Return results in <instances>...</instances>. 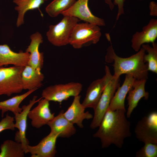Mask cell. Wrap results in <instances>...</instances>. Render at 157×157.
Returning a JSON list of instances; mask_svg holds the SVG:
<instances>
[{
  "label": "cell",
  "instance_id": "obj_1",
  "mask_svg": "<svg viewBox=\"0 0 157 157\" xmlns=\"http://www.w3.org/2000/svg\"><path fill=\"white\" fill-rule=\"evenodd\" d=\"M126 110H111L108 108L99 126L93 135L94 138L100 139L103 148L111 144L121 148L125 138L131 136V123L126 118Z\"/></svg>",
  "mask_w": 157,
  "mask_h": 157
},
{
  "label": "cell",
  "instance_id": "obj_2",
  "mask_svg": "<svg viewBox=\"0 0 157 157\" xmlns=\"http://www.w3.org/2000/svg\"><path fill=\"white\" fill-rule=\"evenodd\" d=\"M145 51L140 48L136 53L131 56L123 58L118 56L115 53L111 44L107 49L105 61L108 63L113 62L114 76L119 77L122 74H129L137 80L148 78L147 63L143 61Z\"/></svg>",
  "mask_w": 157,
  "mask_h": 157
},
{
  "label": "cell",
  "instance_id": "obj_3",
  "mask_svg": "<svg viewBox=\"0 0 157 157\" xmlns=\"http://www.w3.org/2000/svg\"><path fill=\"white\" fill-rule=\"evenodd\" d=\"M105 71L107 75V81L99 101L94 109V115L90 125L92 129L99 127L116 90L119 86V77L112 75L107 66H105Z\"/></svg>",
  "mask_w": 157,
  "mask_h": 157
},
{
  "label": "cell",
  "instance_id": "obj_4",
  "mask_svg": "<svg viewBox=\"0 0 157 157\" xmlns=\"http://www.w3.org/2000/svg\"><path fill=\"white\" fill-rule=\"evenodd\" d=\"M99 26L88 22L78 23L71 34L69 44L74 48L78 49L86 45L96 44L101 35Z\"/></svg>",
  "mask_w": 157,
  "mask_h": 157
},
{
  "label": "cell",
  "instance_id": "obj_5",
  "mask_svg": "<svg viewBox=\"0 0 157 157\" xmlns=\"http://www.w3.org/2000/svg\"><path fill=\"white\" fill-rule=\"evenodd\" d=\"M80 21L76 17L68 15L64 17L56 25H51L46 33L49 41L53 45L60 47L69 44L71 34L76 25Z\"/></svg>",
  "mask_w": 157,
  "mask_h": 157
},
{
  "label": "cell",
  "instance_id": "obj_6",
  "mask_svg": "<svg viewBox=\"0 0 157 157\" xmlns=\"http://www.w3.org/2000/svg\"><path fill=\"white\" fill-rule=\"evenodd\" d=\"M24 67H0V95L10 97L22 92L21 76Z\"/></svg>",
  "mask_w": 157,
  "mask_h": 157
},
{
  "label": "cell",
  "instance_id": "obj_7",
  "mask_svg": "<svg viewBox=\"0 0 157 157\" xmlns=\"http://www.w3.org/2000/svg\"><path fill=\"white\" fill-rule=\"evenodd\" d=\"M82 89V85L78 82L56 84L45 88L42 92L41 97L49 101L60 103L70 97L79 95Z\"/></svg>",
  "mask_w": 157,
  "mask_h": 157
},
{
  "label": "cell",
  "instance_id": "obj_8",
  "mask_svg": "<svg viewBox=\"0 0 157 157\" xmlns=\"http://www.w3.org/2000/svg\"><path fill=\"white\" fill-rule=\"evenodd\" d=\"M134 132L140 141L157 144V112H152L143 117L138 122Z\"/></svg>",
  "mask_w": 157,
  "mask_h": 157
},
{
  "label": "cell",
  "instance_id": "obj_9",
  "mask_svg": "<svg viewBox=\"0 0 157 157\" xmlns=\"http://www.w3.org/2000/svg\"><path fill=\"white\" fill-rule=\"evenodd\" d=\"M37 96H34L28 104L22 106V110L19 113L15 114L14 124L15 128L18 131L16 133L15 136V141L21 143L24 149L25 154L27 153V146L29 142L26 137V131L27 128V119L28 115L31 108L36 103L38 102L41 97L37 99Z\"/></svg>",
  "mask_w": 157,
  "mask_h": 157
},
{
  "label": "cell",
  "instance_id": "obj_10",
  "mask_svg": "<svg viewBox=\"0 0 157 157\" xmlns=\"http://www.w3.org/2000/svg\"><path fill=\"white\" fill-rule=\"evenodd\" d=\"M89 0H78L68 10L61 14L74 17L85 22L95 24L99 26L105 25L104 20L92 14L88 6Z\"/></svg>",
  "mask_w": 157,
  "mask_h": 157
},
{
  "label": "cell",
  "instance_id": "obj_11",
  "mask_svg": "<svg viewBox=\"0 0 157 157\" xmlns=\"http://www.w3.org/2000/svg\"><path fill=\"white\" fill-rule=\"evenodd\" d=\"M59 134L53 131L42 138L36 145L28 144L27 152L31 157H54L56 153V144Z\"/></svg>",
  "mask_w": 157,
  "mask_h": 157
},
{
  "label": "cell",
  "instance_id": "obj_12",
  "mask_svg": "<svg viewBox=\"0 0 157 157\" xmlns=\"http://www.w3.org/2000/svg\"><path fill=\"white\" fill-rule=\"evenodd\" d=\"M49 101L41 97L37 105L29 112L28 117L31 120L32 126L39 129L47 124L54 117L49 108Z\"/></svg>",
  "mask_w": 157,
  "mask_h": 157
},
{
  "label": "cell",
  "instance_id": "obj_13",
  "mask_svg": "<svg viewBox=\"0 0 157 157\" xmlns=\"http://www.w3.org/2000/svg\"><path fill=\"white\" fill-rule=\"evenodd\" d=\"M157 37V20L151 19L143 27L140 32H136L132 36L131 47L135 51H138L142 45L146 43L155 42Z\"/></svg>",
  "mask_w": 157,
  "mask_h": 157
},
{
  "label": "cell",
  "instance_id": "obj_14",
  "mask_svg": "<svg viewBox=\"0 0 157 157\" xmlns=\"http://www.w3.org/2000/svg\"><path fill=\"white\" fill-rule=\"evenodd\" d=\"M81 96L74 97L73 101L64 115L65 118L73 124H76L80 128H83L85 119H92L93 115L88 111L85 112V108L80 101Z\"/></svg>",
  "mask_w": 157,
  "mask_h": 157
},
{
  "label": "cell",
  "instance_id": "obj_15",
  "mask_svg": "<svg viewBox=\"0 0 157 157\" xmlns=\"http://www.w3.org/2000/svg\"><path fill=\"white\" fill-rule=\"evenodd\" d=\"M30 44L26 50L30 54L28 65L41 71L44 64V56L43 53L40 52L39 47L43 42V37L40 33L36 32L30 36Z\"/></svg>",
  "mask_w": 157,
  "mask_h": 157
},
{
  "label": "cell",
  "instance_id": "obj_16",
  "mask_svg": "<svg viewBox=\"0 0 157 157\" xmlns=\"http://www.w3.org/2000/svg\"><path fill=\"white\" fill-rule=\"evenodd\" d=\"M29 53L12 51L7 44L0 45V67L9 65L24 67L28 65Z\"/></svg>",
  "mask_w": 157,
  "mask_h": 157
},
{
  "label": "cell",
  "instance_id": "obj_17",
  "mask_svg": "<svg viewBox=\"0 0 157 157\" xmlns=\"http://www.w3.org/2000/svg\"><path fill=\"white\" fill-rule=\"evenodd\" d=\"M107 79V75L93 81L88 87L82 104L85 108H95L100 98Z\"/></svg>",
  "mask_w": 157,
  "mask_h": 157
},
{
  "label": "cell",
  "instance_id": "obj_18",
  "mask_svg": "<svg viewBox=\"0 0 157 157\" xmlns=\"http://www.w3.org/2000/svg\"><path fill=\"white\" fill-rule=\"evenodd\" d=\"M64 112L63 110L60 111L47 125L51 131L59 134V137L69 138L76 133V129L74 124L64 116Z\"/></svg>",
  "mask_w": 157,
  "mask_h": 157
},
{
  "label": "cell",
  "instance_id": "obj_19",
  "mask_svg": "<svg viewBox=\"0 0 157 157\" xmlns=\"http://www.w3.org/2000/svg\"><path fill=\"white\" fill-rule=\"evenodd\" d=\"M136 79L129 74H126L122 85L117 89L111 100L108 108L114 110H125V100L129 91L133 86Z\"/></svg>",
  "mask_w": 157,
  "mask_h": 157
},
{
  "label": "cell",
  "instance_id": "obj_20",
  "mask_svg": "<svg viewBox=\"0 0 157 157\" xmlns=\"http://www.w3.org/2000/svg\"><path fill=\"white\" fill-rule=\"evenodd\" d=\"M147 79H136L133 88L128 92L127 98L128 107L126 113L127 118H130L134 109L142 98L147 100L149 97V93L146 91L145 86Z\"/></svg>",
  "mask_w": 157,
  "mask_h": 157
},
{
  "label": "cell",
  "instance_id": "obj_21",
  "mask_svg": "<svg viewBox=\"0 0 157 157\" xmlns=\"http://www.w3.org/2000/svg\"><path fill=\"white\" fill-rule=\"evenodd\" d=\"M21 78L23 90H28L41 87L44 76L41 71L27 65L24 67Z\"/></svg>",
  "mask_w": 157,
  "mask_h": 157
},
{
  "label": "cell",
  "instance_id": "obj_22",
  "mask_svg": "<svg viewBox=\"0 0 157 157\" xmlns=\"http://www.w3.org/2000/svg\"><path fill=\"white\" fill-rule=\"evenodd\" d=\"M35 89L28 90L26 92L13 97L7 100L0 101V110L1 111V116L2 117L4 113L10 111L14 115L21 112L22 108L19 106L22 102L31 94L36 90Z\"/></svg>",
  "mask_w": 157,
  "mask_h": 157
},
{
  "label": "cell",
  "instance_id": "obj_23",
  "mask_svg": "<svg viewBox=\"0 0 157 157\" xmlns=\"http://www.w3.org/2000/svg\"><path fill=\"white\" fill-rule=\"evenodd\" d=\"M44 0H13L16 5L15 9L18 13L16 25L19 27L24 23V16L28 11L38 9L43 4Z\"/></svg>",
  "mask_w": 157,
  "mask_h": 157
},
{
  "label": "cell",
  "instance_id": "obj_24",
  "mask_svg": "<svg viewBox=\"0 0 157 157\" xmlns=\"http://www.w3.org/2000/svg\"><path fill=\"white\" fill-rule=\"evenodd\" d=\"M0 148V157H24L26 154L22 144L12 140L5 141Z\"/></svg>",
  "mask_w": 157,
  "mask_h": 157
},
{
  "label": "cell",
  "instance_id": "obj_25",
  "mask_svg": "<svg viewBox=\"0 0 157 157\" xmlns=\"http://www.w3.org/2000/svg\"><path fill=\"white\" fill-rule=\"evenodd\" d=\"M76 0H53L46 7L45 11L51 17H55L69 9Z\"/></svg>",
  "mask_w": 157,
  "mask_h": 157
},
{
  "label": "cell",
  "instance_id": "obj_26",
  "mask_svg": "<svg viewBox=\"0 0 157 157\" xmlns=\"http://www.w3.org/2000/svg\"><path fill=\"white\" fill-rule=\"evenodd\" d=\"M151 47L148 44H143L142 47L147 52L144 55L143 60L144 63L147 62L148 70L157 73V44L152 43Z\"/></svg>",
  "mask_w": 157,
  "mask_h": 157
},
{
  "label": "cell",
  "instance_id": "obj_27",
  "mask_svg": "<svg viewBox=\"0 0 157 157\" xmlns=\"http://www.w3.org/2000/svg\"><path fill=\"white\" fill-rule=\"evenodd\" d=\"M136 157H157V144L147 143L136 154Z\"/></svg>",
  "mask_w": 157,
  "mask_h": 157
},
{
  "label": "cell",
  "instance_id": "obj_28",
  "mask_svg": "<svg viewBox=\"0 0 157 157\" xmlns=\"http://www.w3.org/2000/svg\"><path fill=\"white\" fill-rule=\"evenodd\" d=\"M105 3L108 4L110 9L112 10L114 8V5L118 7V12L116 17L117 20L119 17L124 13V3L125 0H104Z\"/></svg>",
  "mask_w": 157,
  "mask_h": 157
},
{
  "label": "cell",
  "instance_id": "obj_29",
  "mask_svg": "<svg viewBox=\"0 0 157 157\" xmlns=\"http://www.w3.org/2000/svg\"><path fill=\"white\" fill-rule=\"evenodd\" d=\"M14 120V117L7 114L0 121V133L7 129L14 131L15 129Z\"/></svg>",
  "mask_w": 157,
  "mask_h": 157
},
{
  "label": "cell",
  "instance_id": "obj_30",
  "mask_svg": "<svg viewBox=\"0 0 157 157\" xmlns=\"http://www.w3.org/2000/svg\"><path fill=\"white\" fill-rule=\"evenodd\" d=\"M151 15L157 16V4L154 1H152L150 2L149 5Z\"/></svg>",
  "mask_w": 157,
  "mask_h": 157
},
{
  "label": "cell",
  "instance_id": "obj_31",
  "mask_svg": "<svg viewBox=\"0 0 157 157\" xmlns=\"http://www.w3.org/2000/svg\"><path fill=\"white\" fill-rule=\"evenodd\" d=\"M45 0V1H47V0Z\"/></svg>",
  "mask_w": 157,
  "mask_h": 157
},
{
  "label": "cell",
  "instance_id": "obj_32",
  "mask_svg": "<svg viewBox=\"0 0 157 157\" xmlns=\"http://www.w3.org/2000/svg\"></svg>",
  "mask_w": 157,
  "mask_h": 157
}]
</instances>
